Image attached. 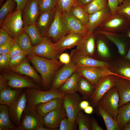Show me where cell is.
Here are the masks:
<instances>
[{
	"label": "cell",
	"instance_id": "obj_17",
	"mask_svg": "<svg viewBox=\"0 0 130 130\" xmlns=\"http://www.w3.org/2000/svg\"><path fill=\"white\" fill-rule=\"evenodd\" d=\"M70 56L71 61L76 66L108 67L109 65L108 62L83 55L76 49L71 51Z\"/></svg>",
	"mask_w": 130,
	"mask_h": 130
},
{
	"label": "cell",
	"instance_id": "obj_46",
	"mask_svg": "<svg viewBox=\"0 0 130 130\" xmlns=\"http://www.w3.org/2000/svg\"><path fill=\"white\" fill-rule=\"evenodd\" d=\"M15 42L13 38L7 43L0 46V54L8 53L13 46Z\"/></svg>",
	"mask_w": 130,
	"mask_h": 130
},
{
	"label": "cell",
	"instance_id": "obj_54",
	"mask_svg": "<svg viewBox=\"0 0 130 130\" xmlns=\"http://www.w3.org/2000/svg\"><path fill=\"white\" fill-rule=\"evenodd\" d=\"M93 0H75L74 6H79L85 7Z\"/></svg>",
	"mask_w": 130,
	"mask_h": 130
},
{
	"label": "cell",
	"instance_id": "obj_24",
	"mask_svg": "<svg viewBox=\"0 0 130 130\" xmlns=\"http://www.w3.org/2000/svg\"><path fill=\"white\" fill-rule=\"evenodd\" d=\"M56 7L51 11L40 14L37 20L35 25L43 37L46 36L53 19Z\"/></svg>",
	"mask_w": 130,
	"mask_h": 130
},
{
	"label": "cell",
	"instance_id": "obj_44",
	"mask_svg": "<svg viewBox=\"0 0 130 130\" xmlns=\"http://www.w3.org/2000/svg\"><path fill=\"white\" fill-rule=\"evenodd\" d=\"M75 0H58V5L62 13L69 12L73 6Z\"/></svg>",
	"mask_w": 130,
	"mask_h": 130
},
{
	"label": "cell",
	"instance_id": "obj_41",
	"mask_svg": "<svg viewBox=\"0 0 130 130\" xmlns=\"http://www.w3.org/2000/svg\"><path fill=\"white\" fill-rule=\"evenodd\" d=\"M114 72L117 74L119 77H123L130 78V63H123L116 69Z\"/></svg>",
	"mask_w": 130,
	"mask_h": 130
},
{
	"label": "cell",
	"instance_id": "obj_33",
	"mask_svg": "<svg viewBox=\"0 0 130 130\" xmlns=\"http://www.w3.org/2000/svg\"><path fill=\"white\" fill-rule=\"evenodd\" d=\"M130 121V102L119 107L117 121L121 130Z\"/></svg>",
	"mask_w": 130,
	"mask_h": 130
},
{
	"label": "cell",
	"instance_id": "obj_37",
	"mask_svg": "<svg viewBox=\"0 0 130 130\" xmlns=\"http://www.w3.org/2000/svg\"><path fill=\"white\" fill-rule=\"evenodd\" d=\"M90 117L89 115L84 114L81 111L79 112L76 120L78 130H91Z\"/></svg>",
	"mask_w": 130,
	"mask_h": 130
},
{
	"label": "cell",
	"instance_id": "obj_45",
	"mask_svg": "<svg viewBox=\"0 0 130 130\" xmlns=\"http://www.w3.org/2000/svg\"><path fill=\"white\" fill-rule=\"evenodd\" d=\"M11 58L8 53L0 54V69L1 70L8 68Z\"/></svg>",
	"mask_w": 130,
	"mask_h": 130
},
{
	"label": "cell",
	"instance_id": "obj_9",
	"mask_svg": "<svg viewBox=\"0 0 130 130\" xmlns=\"http://www.w3.org/2000/svg\"><path fill=\"white\" fill-rule=\"evenodd\" d=\"M77 71L95 86L102 78L109 75L118 77L107 67L76 66Z\"/></svg>",
	"mask_w": 130,
	"mask_h": 130
},
{
	"label": "cell",
	"instance_id": "obj_51",
	"mask_svg": "<svg viewBox=\"0 0 130 130\" xmlns=\"http://www.w3.org/2000/svg\"><path fill=\"white\" fill-rule=\"evenodd\" d=\"M90 126L91 130H103L93 116L90 117Z\"/></svg>",
	"mask_w": 130,
	"mask_h": 130
},
{
	"label": "cell",
	"instance_id": "obj_16",
	"mask_svg": "<svg viewBox=\"0 0 130 130\" xmlns=\"http://www.w3.org/2000/svg\"><path fill=\"white\" fill-rule=\"evenodd\" d=\"M96 34L94 32H88L84 36L76 46V49L81 54L92 57L95 50V37Z\"/></svg>",
	"mask_w": 130,
	"mask_h": 130
},
{
	"label": "cell",
	"instance_id": "obj_58",
	"mask_svg": "<svg viewBox=\"0 0 130 130\" xmlns=\"http://www.w3.org/2000/svg\"><path fill=\"white\" fill-rule=\"evenodd\" d=\"M125 59L130 61V43L127 53L124 57Z\"/></svg>",
	"mask_w": 130,
	"mask_h": 130
},
{
	"label": "cell",
	"instance_id": "obj_50",
	"mask_svg": "<svg viewBox=\"0 0 130 130\" xmlns=\"http://www.w3.org/2000/svg\"><path fill=\"white\" fill-rule=\"evenodd\" d=\"M24 52L19 46L15 42L13 48L8 54L10 58H11Z\"/></svg>",
	"mask_w": 130,
	"mask_h": 130
},
{
	"label": "cell",
	"instance_id": "obj_57",
	"mask_svg": "<svg viewBox=\"0 0 130 130\" xmlns=\"http://www.w3.org/2000/svg\"><path fill=\"white\" fill-rule=\"evenodd\" d=\"M85 113L87 114H91L93 112V107L91 106H88L84 110Z\"/></svg>",
	"mask_w": 130,
	"mask_h": 130
},
{
	"label": "cell",
	"instance_id": "obj_52",
	"mask_svg": "<svg viewBox=\"0 0 130 130\" xmlns=\"http://www.w3.org/2000/svg\"><path fill=\"white\" fill-rule=\"evenodd\" d=\"M58 59L59 61L64 64H67L71 61L70 55L66 53L60 54L59 57Z\"/></svg>",
	"mask_w": 130,
	"mask_h": 130
},
{
	"label": "cell",
	"instance_id": "obj_62",
	"mask_svg": "<svg viewBox=\"0 0 130 130\" xmlns=\"http://www.w3.org/2000/svg\"><path fill=\"white\" fill-rule=\"evenodd\" d=\"M122 77V78H125L126 79H128L130 80V78H126V77Z\"/></svg>",
	"mask_w": 130,
	"mask_h": 130
},
{
	"label": "cell",
	"instance_id": "obj_38",
	"mask_svg": "<svg viewBox=\"0 0 130 130\" xmlns=\"http://www.w3.org/2000/svg\"><path fill=\"white\" fill-rule=\"evenodd\" d=\"M16 3L15 0H6L0 9V25L5 17L11 13Z\"/></svg>",
	"mask_w": 130,
	"mask_h": 130
},
{
	"label": "cell",
	"instance_id": "obj_6",
	"mask_svg": "<svg viewBox=\"0 0 130 130\" xmlns=\"http://www.w3.org/2000/svg\"><path fill=\"white\" fill-rule=\"evenodd\" d=\"M68 32V30L62 13L57 4L53 19L45 37L55 43Z\"/></svg>",
	"mask_w": 130,
	"mask_h": 130
},
{
	"label": "cell",
	"instance_id": "obj_5",
	"mask_svg": "<svg viewBox=\"0 0 130 130\" xmlns=\"http://www.w3.org/2000/svg\"><path fill=\"white\" fill-rule=\"evenodd\" d=\"M22 10H16L8 14L0 25L14 39L24 31Z\"/></svg>",
	"mask_w": 130,
	"mask_h": 130
},
{
	"label": "cell",
	"instance_id": "obj_18",
	"mask_svg": "<svg viewBox=\"0 0 130 130\" xmlns=\"http://www.w3.org/2000/svg\"><path fill=\"white\" fill-rule=\"evenodd\" d=\"M112 16L110 10L108 6L100 11L89 14L86 26L88 32H93L96 28L102 24Z\"/></svg>",
	"mask_w": 130,
	"mask_h": 130
},
{
	"label": "cell",
	"instance_id": "obj_47",
	"mask_svg": "<svg viewBox=\"0 0 130 130\" xmlns=\"http://www.w3.org/2000/svg\"><path fill=\"white\" fill-rule=\"evenodd\" d=\"M26 55V54L24 52L11 58L9 68L20 63L23 60Z\"/></svg>",
	"mask_w": 130,
	"mask_h": 130
},
{
	"label": "cell",
	"instance_id": "obj_8",
	"mask_svg": "<svg viewBox=\"0 0 130 130\" xmlns=\"http://www.w3.org/2000/svg\"><path fill=\"white\" fill-rule=\"evenodd\" d=\"M119 100V95L115 85L102 97L99 101L98 105L117 120Z\"/></svg>",
	"mask_w": 130,
	"mask_h": 130
},
{
	"label": "cell",
	"instance_id": "obj_56",
	"mask_svg": "<svg viewBox=\"0 0 130 130\" xmlns=\"http://www.w3.org/2000/svg\"><path fill=\"white\" fill-rule=\"evenodd\" d=\"M89 102L86 100L82 101L80 104V107L82 110H84L86 107L89 105Z\"/></svg>",
	"mask_w": 130,
	"mask_h": 130
},
{
	"label": "cell",
	"instance_id": "obj_26",
	"mask_svg": "<svg viewBox=\"0 0 130 130\" xmlns=\"http://www.w3.org/2000/svg\"><path fill=\"white\" fill-rule=\"evenodd\" d=\"M63 98H56L46 102L39 104L35 106L36 112L44 117L49 112L62 106Z\"/></svg>",
	"mask_w": 130,
	"mask_h": 130
},
{
	"label": "cell",
	"instance_id": "obj_21",
	"mask_svg": "<svg viewBox=\"0 0 130 130\" xmlns=\"http://www.w3.org/2000/svg\"><path fill=\"white\" fill-rule=\"evenodd\" d=\"M69 32L84 36L88 32L86 26L69 12L62 13Z\"/></svg>",
	"mask_w": 130,
	"mask_h": 130
},
{
	"label": "cell",
	"instance_id": "obj_22",
	"mask_svg": "<svg viewBox=\"0 0 130 130\" xmlns=\"http://www.w3.org/2000/svg\"><path fill=\"white\" fill-rule=\"evenodd\" d=\"M82 36L80 34L69 32L57 42L54 43V45L57 50L61 53L66 49L76 46Z\"/></svg>",
	"mask_w": 130,
	"mask_h": 130
},
{
	"label": "cell",
	"instance_id": "obj_14",
	"mask_svg": "<svg viewBox=\"0 0 130 130\" xmlns=\"http://www.w3.org/2000/svg\"><path fill=\"white\" fill-rule=\"evenodd\" d=\"M76 71V66L72 61L64 64L55 74L49 90L58 89Z\"/></svg>",
	"mask_w": 130,
	"mask_h": 130
},
{
	"label": "cell",
	"instance_id": "obj_27",
	"mask_svg": "<svg viewBox=\"0 0 130 130\" xmlns=\"http://www.w3.org/2000/svg\"><path fill=\"white\" fill-rule=\"evenodd\" d=\"M24 91V89H13L8 86L0 90V104L10 106Z\"/></svg>",
	"mask_w": 130,
	"mask_h": 130
},
{
	"label": "cell",
	"instance_id": "obj_23",
	"mask_svg": "<svg viewBox=\"0 0 130 130\" xmlns=\"http://www.w3.org/2000/svg\"><path fill=\"white\" fill-rule=\"evenodd\" d=\"M116 86L119 95V107L130 102V80L117 76Z\"/></svg>",
	"mask_w": 130,
	"mask_h": 130
},
{
	"label": "cell",
	"instance_id": "obj_34",
	"mask_svg": "<svg viewBox=\"0 0 130 130\" xmlns=\"http://www.w3.org/2000/svg\"><path fill=\"white\" fill-rule=\"evenodd\" d=\"M24 29L30 38L33 46L37 45L41 42L43 37L35 25L24 26Z\"/></svg>",
	"mask_w": 130,
	"mask_h": 130
},
{
	"label": "cell",
	"instance_id": "obj_31",
	"mask_svg": "<svg viewBox=\"0 0 130 130\" xmlns=\"http://www.w3.org/2000/svg\"><path fill=\"white\" fill-rule=\"evenodd\" d=\"M96 114L102 117L104 122L107 130H121L116 120L99 105L95 108Z\"/></svg>",
	"mask_w": 130,
	"mask_h": 130
},
{
	"label": "cell",
	"instance_id": "obj_20",
	"mask_svg": "<svg viewBox=\"0 0 130 130\" xmlns=\"http://www.w3.org/2000/svg\"><path fill=\"white\" fill-rule=\"evenodd\" d=\"M67 117L63 106L47 114L43 117L45 126L52 129L58 128L62 119Z\"/></svg>",
	"mask_w": 130,
	"mask_h": 130
},
{
	"label": "cell",
	"instance_id": "obj_60",
	"mask_svg": "<svg viewBox=\"0 0 130 130\" xmlns=\"http://www.w3.org/2000/svg\"><path fill=\"white\" fill-rule=\"evenodd\" d=\"M127 36L129 38H130V30L129 31L127 34Z\"/></svg>",
	"mask_w": 130,
	"mask_h": 130
},
{
	"label": "cell",
	"instance_id": "obj_13",
	"mask_svg": "<svg viewBox=\"0 0 130 130\" xmlns=\"http://www.w3.org/2000/svg\"><path fill=\"white\" fill-rule=\"evenodd\" d=\"M60 53L55 47L54 43L46 37H43L41 42L33 46V54L35 55L58 60Z\"/></svg>",
	"mask_w": 130,
	"mask_h": 130
},
{
	"label": "cell",
	"instance_id": "obj_10",
	"mask_svg": "<svg viewBox=\"0 0 130 130\" xmlns=\"http://www.w3.org/2000/svg\"><path fill=\"white\" fill-rule=\"evenodd\" d=\"M117 76L109 75L101 79L95 86V90L89 100L90 104L93 107L97 106L99 100L109 90L116 85Z\"/></svg>",
	"mask_w": 130,
	"mask_h": 130
},
{
	"label": "cell",
	"instance_id": "obj_42",
	"mask_svg": "<svg viewBox=\"0 0 130 130\" xmlns=\"http://www.w3.org/2000/svg\"><path fill=\"white\" fill-rule=\"evenodd\" d=\"M97 51L101 57L108 58L110 56L108 48L105 42L102 39H99L97 43Z\"/></svg>",
	"mask_w": 130,
	"mask_h": 130
},
{
	"label": "cell",
	"instance_id": "obj_36",
	"mask_svg": "<svg viewBox=\"0 0 130 130\" xmlns=\"http://www.w3.org/2000/svg\"><path fill=\"white\" fill-rule=\"evenodd\" d=\"M108 6L107 0H93L84 7L90 14L104 9Z\"/></svg>",
	"mask_w": 130,
	"mask_h": 130
},
{
	"label": "cell",
	"instance_id": "obj_4",
	"mask_svg": "<svg viewBox=\"0 0 130 130\" xmlns=\"http://www.w3.org/2000/svg\"><path fill=\"white\" fill-rule=\"evenodd\" d=\"M1 74L6 79L7 85L13 89L34 88L42 90V87L37 84L30 78L17 74L9 68L2 70Z\"/></svg>",
	"mask_w": 130,
	"mask_h": 130
},
{
	"label": "cell",
	"instance_id": "obj_30",
	"mask_svg": "<svg viewBox=\"0 0 130 130\" xmlns=\"http://www.w3.org/2000/svg\"><path fill=\"white\" fill-rule=\"evenodd\" d=\"M9 107L7 105L0 104V130H19L10 119Z\"/></svg>",
	"mask_w": 130,
	"mask_h": 130
},
{
	"label": "cell",
	"instance_id": "obj_43",
	"mask_svg": "<svg viewBox=\"0 0 130 130\" xmlns=\"http://www.w3.org/2000/svg\"><path fill=\"white\" fill-rule=\"evenodd\" d=\"M77 124L76 121L70 120L67 117L62 120L59 126V130H77Z\"/></svg>",
	"mask_w": 130,
	"mask_h": 130
},
{
	"label": "cell",
	"instance_id": "obj_28",
	"mask_svg": "<svg viewBox=\"0 0 130 130\" xmlns=\"http://www.w3.org/2000/svg\"><path fill=\"white\" fill-rule=\"evenodd\" d=\"M82 76L78 72L75 71L58 89L65 94L77 92L78 82Z\"/></svg>",
	"mask_w": 130,
	"mask_h": 130
},
{
	"label": "cell",
	"instance_id": "obj_11",
	"mask_svg": "<svg viewBox=\"0 0 130 130\" xmlns=\"http://www.w3.org/2000/svg\"><path fill=\"white\" fill-rule=\"evenodd\" d=\"M83 99L77 92L65 94L63 98V106L67 116L70 120L76 121L78 113L82 110L80 104Z\"/></svg>",
	"mask_w": 130,
	"mask_h": 130
},
{
	"label": "cell",
	"instance_id": "obj_35",
	"mask_svg": "<svg viewBox=\"0 0 130 130\" xmlns=\"http://www.w3.org/2000/svg\"><path fill=\"white\" fill-rule=\"evenodd\" d=\"M69 12L86 26L88 20L89 14L84 7L79 6H74Z\"/></svg>",
	"mask_w": 130,
	"mask_h": 130
},
{
	"label": "cell",
	"instance_id": "obj_15",
	"mask_svg": "<svg viewBox=\"0 0 130 130\" xmlns=\"http://www.w3.org/2000/svg\"><path fill=\"white\" fill-rule=\"evenodd\" d=\"M29 61L26 57L20 63L12 66L8 68L16 73L30 78L37 84L42 87L41 77L31 65Z\"/></svg>",
	"mask_w": 130,
	"mask_h": 130
},
{
	"label": "cell",
	"instance_id": "obj_61",
	"mask_svg": "<svg viewBox=\"0 0 130 130\" xmlns=\"http://www.w3.org/2000/svg\"><path fill=\"white\" fill-rule=\"evenodd\" d=\"M119 5H120L122 4L123 1V0H119Z\"/></svg>",
	"mask_w": 130,
	"mask_h": 130
},
{
	"label": "cell",
	"instance_id": "obj_7",
	"mask_svg": "<svg viewBox=\"0 0 130 130\" xmlns=\"http://www.w3.org/2000/svg\"><path fill=\"white\" fill-rule=\"evenodd\" d=\"M35 106L26 104L21 118V130H38L45 126L43 117L36 112Z\"/></svg>",
	"mask_w": 130,
	"mask_h": 130
},
{
	"label": "cell",
	"instance_id": "obj_29",
	"mask_svg": "<svg viewBox=\"0 0 130 130\" xmlns=\"http://www.w3.org/2000/svg\"><path fill=\"white\" fill-rule=\"evenodd\" d=\"M13 39L15 42L27 55H34L33 46L32 45L31 41L24 31Z\"/></svg>",
	"mask_w": 130,
	"mask_h": 130
},
{
	"label": "cell",
	"instance_id": "obj_48",
	"mask_svg": "<svg viewBox=\"0 0 130 130\" xmlns=\"http://www.w3.org/2000/svg\"><path fill=\"white\" fill-rule=\"evenodd\" d=\"M6 31L0 28V46L4 44L12 39Z\"/></svg>",
	"mask_w": 130,
	"mask_h": 130
},
{
	"label": "cell",
	"instance_id": "obj_3",
	"mask_svg": "<svg viewBox=\"0 0 130 130\" xmlns=\"http://www.w3.org/2000/svg\"><path fill=\"white\" fill-rule=\"evenodd\" d=\"M97 28L104 31L127 36L130 30V19L124 15L115 14Z\"/></svg>",
	"mask_w": 130,
	"mask_h": 130
},
{
	"label": "cell",
	"instance_id": "obj_32",
	"mask_svg": "<svg viewBox=\"0 0 130 130\" xmlns=\"http://www.w3.org/2000/svg\"><path fill=\"white\" fill-rule=\"evenodd\" d=\"M95 87L85 78L82 76L78 84L77 92L84 100H89L93 95Z\"/></svg>",
	"mask_w": 130,
	"mask_h": 130
},
{
	"label": "cell",
	"instance_id": "obj_12",
	"mask_svg": "<svg viewBox=\"0 0 130 130\" xmlns=\"http://www.w3.org/2000/svg\"><path fill=\"white\" fill-rule=\"evenodd\" d=\"M27 100L24 91L17 99L9 106L8 113L14 124L21 130L20 120L26 105Z\"/></svg>",
	"mask_w": 130,
	"mask_h": 130
},
{
	"label": "cell",
	"instance_id": "obj_53",
	"mask_svg": "<svg viewBox=\"0 0 130 130\" xmlns=\"http://www.w3.org/2000/svg\"><path fill=\"white\" fill-rule=\"evenodd\" d=\"M29 0H15L16 3V10H22Z\"/></svg>",
	"mask_w": 130,
	"mask_h": 130
},
{
	"label": "cell",
	"instance_id": "obj_39",
	"mask_svg": "<svg viewBox=\"0 0 130 130\" xmlns=\"http://www.w3.org/2000/svg\"><path fill=\"white\" fill-rule=\"evenodd\" d=\"M58 0H39L38 6L40 14L51 11L58 4Z\"/></svg>",
	"mask_w": 130,
	"mask_h": 130
},
{
	"label": "cell",
	"instance_id": "obj_2",
	"mask_svg": "<svg viewBox=\"0 0 130 130\" xmlns=\"http://www.w3.org/2000/svg\"><path fill=\"white\" fill-rule=\"evenodd\" d=\"M27 100V104L35 106L56 98H63L65 94L58 89L42 91L34 88L24 89Z\"/></svg>",
	"mask_w": 130,
	"mask_h": 130
},
{
	"label": "cell",
	"instance_id": "obj_1",
	"mask_svg": "<svg viewBox=\"0 0 130 130\" xmlns=\"http://www.w3.org/2000/svg\"><path fill=\"white\" fill-rule=\"evenodd\" d=\"M27 56L29 61L41 77L43 89L45 91L49 88L50 89L55 74L64 64L56 59Z\"/></svg>",
	"mask_w": 130,
	"mask_h": 130
},
{
	"label": "cell",
	"instance_id": "obj_25",
	"mask_svg": "<svg viewBox=\"0 0 130 130\" xmlns=\"http://www.w3.org/2000/svg\"><path fill=\"white\" fill-rule=\"evenodd\" d=\"M94 32L97 34H102L114 44L117 47L119 53L124 56L126 53V45L125 41L121 37L123 34L104 31L97 28Z\"/></svg>",
	"mask_w": 130,
	"mask_h": 130
},
{
	"label": "cell",
	"instance_id": "obj_49",
	"mask_svg": "<svg viewBox=\"0 0 130 130\" xmlns=\"http://www.w3.org/2000/svg\"><path fill=\"white\" fill-rule=\"evenodd\" d=\"M108 5L111 12L112 16L115 15L119 5V0H108Z\"/></svg>",
	"mask_w": 130,
	"mask_h": 130
},
{
	"label": "cell",
	"instance_id": "obj_19",
	"mask_svg": "<svg viewBox=\"0 0 130 130\" xmlns=\"http://www.w3.org/2000/svg\"><path fill=\"white\" fill-rule=\"evenodd\" d=\"M39 0H29L22 11L24 26L35 25L40 14Z\"/></svg>",
	"mask_w": 130,
	"mask_h": 130
},
{
	"label": "cell",
	"instance_id": "obj_59",
	"mask_svg": "<svg viewBox=\"0 0 130 130\" xmlns=\"http://www.w3.org/2000/svg\"><path fill=\"white\" fill-rule=\"evenodd\" d=\"M123 130H130V121L126 125Z\"/></svg>",
	"mask_w": 130,
	"mask_h": 130
},
{
	"label": "cell",
	"instance_id": "obj_40",
	"mask_svg": "<svg viewBox=\"0 0 130 130\" xmlns=\"http://www.w3.org/2000/svg\"><path fill=\"white\" fill-rule=\"evenodd\" d=\"M115 14L124 15L130 19V0H123L118 6Z\"/></svg>",
	"mask_w": 130,
	"mask_h": 130
},
{
	"label": "cell",
	"instance_id": "obj_55",
	"mask_svg": "<svg viewBox=\"0 0 130 130\" xmlns=\"http://www.w3.org/2000/svg\"><path fill=\"white\" fill-rule=\"evenodd\" d=\"M7 81L6 78L2 75H0V90L7 86Z\"/></svg>",
	"mask_w": 130,
	"mask_h": 130
}]
</instances>
